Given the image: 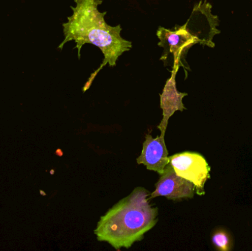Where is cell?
Listing matches in <instances>:
<instances>
[{"instance_id": "cell-4", "label": "cell", "mask_w": 252, "mask_h": 251, "mask_svg": "<svg viewBox=\"0 0 252 251\" xmlns=\"http://www.w3.org/2000/svg\"><path fill=\"white\" fill-rule=\"evenodd\" d=\"M169 158L175 172L192 183L197 194L204 195V185L210 178V168L204 156L194 152H183Z\"/></svg>"}, {"instance_id": "cell-2", "label": "cell", "mask_w": 252, "mask_h": 251, "mask_svg": "<svg viewBox=\"0 0 252 251\" xmlns=\"http://www.w3.org/2000/svg\"><path fill=\"white\" fill-rule=\"evenodd\" d=\"M149 192L136 187L100 218L94 230L97 240L120 251L141 241L158 222V210L150 204Z\"/></svg>"}, {"instance_id": "cell-1", "label": "cell", "mask_w": 252, "mask_h": 251, "mask_svg": "<svg viewBox=\"0 0 252 251\" xmlns=\"http://www.w3.org/2000/svg\"><path fill=\"white\" fill-rule=\"evenodd\" d=\"M76 6L72 7L73 14L68 18V22L63 25L64 40L59 48H63L68 41L76 42L78 57H81V50L85 44H93L100 49L104 59L100 67L90 77L84 88L87 91L97 74L109 64L116 66L117 60L123 53L128 51L132 43L123 38L121 25L112 27L105 21L106 12L99 11L98 6L101 0H75Z\"/></svg>"}, {"instance_id": "cell-5", "label": "cell", "mask_w": 252, "mask_h": 251, "mask_svg": "<svg viewBox=\"0 0 252 251\" xmlns=\"http://www.w3.org/2000/svg\"><path fill=\"white\" fill-rule=\"evenodd\" d=\"M195 193V187L192 183L175 172L173 167L169 164L164 172L160 175L156 189L149 196V199L165 197L168 200H179L192 198Z\"/></svg>"}, {"instance_id": "cell-6", "label": "cell", "mask_w": 252, "mask_h": 251, "mask_svg": "<svg viewBox=\"0 0 252 251\" xmlns=\"http://www.w3.org/2000/svg\"><path fill=\"white\" fill-rule=\"evenodd\" d=\"M138 165H143L148 170L164 172L166 167L170 164L168 151L164 141V136L154 138L150 134L145 135L142 153L136 159Z\"/></svg>"}, {"instance_id": "cell-3", "label": "cell", "mask_w": 252, "mask_h": 251, "mask_svg": "<svg viewBox=\"0 0 252 251\" xmlns=\"http://www.w3.org/2000/svg\"><path fill=\"white\" fill-rule=\"evenodd\" d=\"M157 34L160 40L158 45L164 49L160 59L166 63L171 57L172 67L175 65L185 67L184 60L189 49L196 44L206 45L202 33L191 17L183 26L176 25L173 29L160 27Z\"/></svg>"}, {"instance_id": "cell-8", "label": "cell", "mask_w": 252, "mask_h": 251, "mask_svg": "<svg viewBox=\"0 0 252 251\" xmlns=\"http://www.w3.org/2000/svg\"><path fill=\"white\" fill-rule=\"evenodd\" d=\"M212 243L219 251H229L232 249V238L230 234L224 229L215 231L212 235Z\"/></svg>"}, {"instance_id": "cell-7", "label": "cell", "mask_w": 252, "mask_h": 251, "mask_svg": "<svg viewBox=\"0 0 252 251\" xmlns=\"http://www.w3.org/2000/svg\"><path fill=\"white\" fill-rule=\"evenodd\" d=\"M179 69V66L177 65L173 66L171 76L167 80L162 93L160 94V107L162 110L163 116L161 122L158 125V128L162 136L165 135L169 119L174 114L175 112L177 111L183 112L186 109L182 100L188 94L179 92L176 88V76Z\"/></svg>"}]
</instances>
